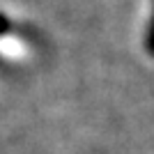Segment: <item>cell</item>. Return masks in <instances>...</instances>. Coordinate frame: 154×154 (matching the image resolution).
Here are the masks:
<instances>
[{
    "instance_id": "obj_1",
    "label": "cell",
    "mask_w": 154,
    "mask_h": 154,
    "mask_svg": "<svg viewBox=\"0 0 154 154\" xmlns=\"http://www.w3.org/2000/svg\"><path fill=\"white\" fill-rule=\"evenodd\" d=\"M145 48L149 55H154V5H152V19L147 26V35H145Z\"/></svg>"
},
{
    "instance_id": "obj_2",
    "label": "cell",
    "mask_w": 154,
    "mask_h": 154,
    "mask_svg": "<svg viewBox=\"0 0 154 154\" xmlns=\"http://www.w3.org/2000/svg\"><path fill=\"white\" fill-rule=\"evenodd\" d=\"M5 30H7V19L0 14V32H5Z\"/></svg>"
}]
</instances>
